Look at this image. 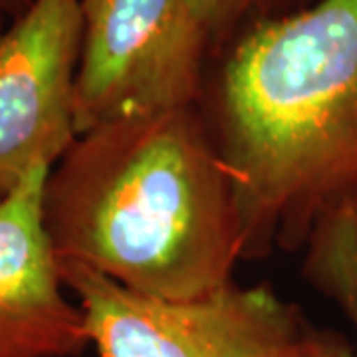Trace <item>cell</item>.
Instances as JSON below:
<instances>
[{
  "label": "cell",
  "mask_w": 357,
  "mask_h": 357,
  "mask_svg": "<svg viewBox=\"0 0 357 357\" xmlns=\"http://www.w3.org/2000/svg\"><path fill=\"white\" fill-rule=\"evenodd\" d=\"M208 128L243 258L304 252V276L357 332V0L258 20L229 52Z\"/></svg>",
  "instance_id": "cell-1"
},
{
  "label": "cell",
  "mask_w": 357,
  "mask_h": 357,
  "mask_svg": "<svg viewBox=\"0 0 357 357\" xmlns=\"http://www.w3.org/2000/svg\"><path fill=\"white\" fill-rule=\"evenodd\" d=\"M42 215L58 262L153 298L215 292L243 258L234 185L197 103L77 135L48 173Z\"/></svg>",
  "instance_id": "cell-2"
},
{
  "label": "cell",
  "mask_w": 357,
  "mask_h": 357,
  "mask_svg": "<svg viewBox=\"0 0 357 357\" xmlns=\"http://www.w3.org/2000/svg\"><path fill=\"white\" fill-rule=\"evenodd\" d=\"M208 32L189 0H82L76 133L195 105Z\"/></svg>",
  "instance_id": "cell-3"
},
{
  "label": "cell",
  "mask_w": 357,
  "mask_h": 357,
  "mask_svg": "<svg viewBox=\"0 0 357 357\" xmlns=\"http://www.w3.org/2000/svg\"><path fill=\"white\" fill-rule=\"evenodd\" d=\"M58 270L98 357H255L306 324L266 286L230 282L195 300H163L74 262Z\"/></svg>",
  "instance_id": "cell-4"
},
{
  "label": "cell",
  "mask_w": 357,
  "mask_h": 357,
  "mask_svg": "<svg viewBox=\"0 0 357 357\" xmlns=\"http://www.w3.org/2000/svg\"><path fill=\"white\" fill-rule=\"evenodd\" d=\"M82 0H30L0 34V199L76 141Z\"/></svg>",
  "instance_id": "cell-5"
},
{
  "label": "cell",
  "mask_w": 357,
  "mask_h": 357,
  "mask_svg": "<svg viewBox=\"0 0 357 357\" xmlns=\"http://www.w3.org/2000/svg\"><path fill=\"white\" fill-rule=\"evenodd\" d=\"M50 169L34 167L0 199V357H77L89 345L44 227Z\"/></svg>",
  "instance_id": "cell-6"
},
{
  "label": "cell",
  "mask_w": 357,
  "mask_h": 357,
  "mask_svg": "<svg viewBox=\"0 0 357 357\" xmlns=\"http://www.w3.org/2000/svg\"><path fill=\"white\" fill-rule=\"evenodd\" d=\"M195 16L206 28L208 36L236 26L246 16L276 10L290 0H189Z\"/></svg>",
  "instance_id": "cell-7"
},
{
  "label": "cell",
  "mask_w": 357,
  "mask_h": 357,
  "mask_svg": "<svg viewBox=\"0 0 357 357\" xmlns=\"http://www.w3.org/2000/svg\"><path fill=\"white\" fill-rule=\"evenodd\" d=\"M347 349L344 337L332 332H319L304 324L298 332L268 345L255 357H342Z\"/></svg>",
  "instance_id": "cell-8"
},
{
  "label": "cell",
  "mask_w": 357,
  "mask_h": 357,
  "mask_svg": "<svg viewBox=\"0 0 357 357\" xmlns=\"http://www.w3.org/2000/svg\"><path fill=\"white\" fill-rule=\"evenodd\" d=\"M342 357H357V351H351V349L347 347V349H345V354Z\"/></svg>",
  "instance_id": "cell-9"
}]
</instances>
